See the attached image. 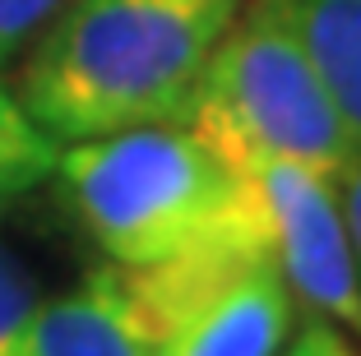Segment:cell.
I'll return each instance as SVG.
<instances>
[{"instance_id": "cell-3", "label": "cell", "mask_w": 361, "mask_h": 356, "mask_svg": "<svg viewBox=\"0 0 361 356\" xmlns=\"http://www.w3.org/2000/svg\"><path fill=\"white\" fill-rule=\"evenodd\" d=\"M176 121L232 167L278 157L343 180L357 157L287 0H245L236 10Z\"/></svg>"}, {"instance_id": "cell-10", "label": "cell", "mask_w": 361, "mask_h": 356, "mask_svg": "<svg viewBox=\"0 0 361 356\" xmlns=\"http://www.w3.org/2000/svg\"><path fill=\"white\" fill-rule=\"evenodd\" d=\"M61 0H0V65L14 61L23 47L42 32Z\"/></svg>"}, {"instance_id": "cell-11", "label": "cell", "mask_w": 361, "mask_h": 356, "mask_svg": "<svg viewBox=\"0 0 361 356\" xmlns=\"http://www.w3.org/2000/svg\"><path fill=\"white\" fill-rule=\"evenodd\" d=\"M274 356H361V352L352 347L348 329H338L334 319H319V314H315V319L301 324Z\"/></svg>"}, {"instance_id": "cell-9", "label": "cell", "mask_w": 361, "mask_h": 356, "mask_svg": "<svg viewBox=\"0 0 361 356\" xmlns=\"http://www.w3.org/2000/svg\"><path fill=\"white\" fill-rule=\"evenodd\" d=\"M37 283L23 259L0 241V356H28L32 314H37Z\"/></svg>"}, {"instance_id": "cell-6", "label": "cell", "mask_w": 361, "mask_h": 356, "mask_svg": "<svg viewBox=\"0 0 361 356\" xmlns=\"http://www.w3.org/2000/svg\"><path fill=\"white\" fill-rule=\"evenodd\" d=\"M28 356H149L144 329L116 283V269L93 273L70 296L37 305Z\"/></svg>"}, {"instance_id": "cell-2", "label": "cell", "mask_w": 361, "mask_h": 356, "mask_svg": "<svg viewBox=\"0 0 361 356\" xmlns=\"http://www.w3.org/2000/svg\"><path fill=\"white\" fill-rule=\"evenodd\" d=\"M51 176L116 269H153L213 245H269L245 176L180 121L75 139Z\"/></svg>"}, {"instance_id": "cell-4", "label": "cell", "mask_w": 361, "mask_h": 356, "mask_svg": "<svg viewBox=\"0 0 361 356\" xmlns=\"http://www.w3.org/2000/svg\"><path fill=\"white\" fill-rule=\"evenodd\" d=\"M149 356H274L297 333V296L269 245H213L116 269Z\"/></svg>"}, {"instance_id": "cell-12", "label": "cell", "mask_w": 361, "mask_h": 356, "mask_svg": "<svg viewBox=\"0 0 361 356\" xmlns=\"http://www.w3.org/2000/svg\"><path fill=\"white\" fill-rule=\"evenodd\" d=\"M338 195H343V213H348V231H352V245H357V264H361V153L352 157V167L343 171Z\"/></svg>"}, {"instance_id": "cell-1", "label": "cell", "mask_w": 361, "mask_h": 356, "mask_svg": "<svg viewBox=\"0 0 361 356\" xmlns=\"http://www.w3.org/2000/svg\"><path fill=\"white\" fill-rule=\"evenodd\" d=\"M245 0H61L14 97L51 139L176 121Z\"/></svg>"}, {"instance_id": "cell-5", "label": "cell", "mask_w": 361, "mask_h": 356, "mask_svg": "<svg viewBox=\"0 0 361 356\" xmlns=\"http://www.w3.org/2000/svg\"><path fill=\"white\" fill-rule=\"evenodd\" d=\"M259 204L269 250L301 305L361 338V264L348 231L338 180L301 162L259 157L236 167Z\"/></svg>"}, {"instance_id": "cell-7", "label": "cell", "mask_w": 361, "mask_h": 356, "mask_svg": "<svg viewBox=\"0 0 361 356\" xmlns=\"http://www.w3.org/2000/svg\"><path fill=\"white\" fill-rule=\"evenodd\" d=\"M287 5L361 153V0H287Z\"/></svg>"}, {"instance_id": "cell-8", "label": "cell", "mask_w": 361, "mask_h": 356, "mask_svg": "<svg viewBox=\"0 0 361 356\" xmlns=\"http://www.w3.org/2000/svg\"><path fill=\"white\" fill-rule=\"evenodd\" d=\"M61 144L47 135L23 102L0 84V218L28 195L32 185H42L56 171Z\"/></svg>"}]
</instances>
